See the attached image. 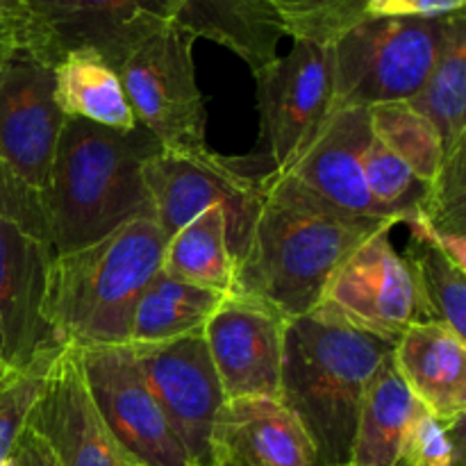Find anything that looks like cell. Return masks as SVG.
Masks as SVG:
<instances>
[{
  "mask_svg": "<svg viewBox=\"0 0 466 466\" xmlns=\"http://www.w3.org/2000/svg\"><path fill=\"white\" fill-rule=\"evenodd\" d=\"M194 41L189 32L167 21L139 41L116 71L137 126L164 150L182 155L208 150V112L196 80Z\"/></svg>",
  "mask_w": 466,
  "mask_h": 466,
  "instance_id": "cell-7",
  "label": "cell"
},
{
  "mask_svg": "<svg viewBox=\"0 0 466 466\" xmlns=\"http://www.w3.org/2000/svg\"><path fill=\"white\" fill-rule=\"evenodd\" d=\"M171 21L194 39H209L244 59L253 76L271 66L287 36L271 0H182Z\"/></svg>",
  "mask_w": 466,
  "mask_h": 466,
  "instance_id": "cell-20",
  "label": "cell"
},
{
  "mask_svg": "<svg viewBox=\"0 0 466 466\" xmlns=\"http://www.w3.org/2000/svg\"><path fill=\"white\" fill-rule=\"evenodd\" d=\"M410 107L440 130L444 150L466 144V14L451 18L444 48Z\"/></svg>",
  "mask_w": 466,
  "mask_h": 466,
  "instance_id": "cell-25",
  "label": "cell"
},
{
  "mask_svg": "<svg viewBox=\"0 0 466 466\" xmlns=\"http://www.w3.org/2000/svg\"><path fill=\"white\" fill-rule=\"evenodd\" d=\"M53 68L16 53L0 66V162L44 194L64 123Z\"/></svg>",
  "mask_w": 466,
  "mask_h": 466,
  "instance_id": "cell-15",
  "label": "cell"
},
{
  "mask_svg": "<svg viewBox=\"0 0 466 466\" xmlns=\"http://www.w3.org/2000/svg\"><path fill=\"white\" fill-rule=\"evenodd\" d=\"M417 405L394 360L387 358L364 391L349 466H403L405 435Z\"/></svg>",
  "mask_w": 466,
  "mask_h": 466,
  "instance_id": "cell-21",
  "label": "cell"
},
{
  "mask_svg": "<svg viewBox=\"0 0 466 466\" xmlns=\"http://www.w3.org/2000/svg\"><path fill=\"white\" fill-rule=\"evenodd\" d=\"M0 221H9L27 235L48 244L44 198L35 187L16 176L7 164L0 162ZM50 246V244H48Z\"/></svg>",
  "mask_w": 466,
  "mask_h": 466,
  "instance_id": "cell-33",
  "label": "cell"
},
{
  "mask_svg": "<svg viewBox=\"0 0 466 466\" xmlns=\"http://www.w3.org/2000/svg\"><path fill=\"white\" fill-rule=\"evenodd\" d=\"M464 7L466 0H364L367 18H446Z\"/></svg>",
  "mask_w": 466,
  "mask_h": 466,
  "instance_id": "cell-34",
  "label": "cell"
},
{
  "mask_svg": "<svg viewBox=\"0 0 466 466\" xmlns=\"http://www.w3.org/2000/svg\"><path fill=\"white\" fill-rule=\"evenodd\" d=\"M53 250L9 221H0V373L5 382L62 350L46 319Z\"/></svg>",
  "mask_w": 466,
  "mask_h": 466,
  "instance_id": "cell-13",
  "label": "cell"
},
{
  "mask_svg": "<svg viewBox=\"0 0 466 466\" xmlns=\"http://www.w3.org/2000/svg\"><path fill=\"white\" fill-rule=\"evenodd\" d=\"M262 141L271 171L300 157L332 105V46L294 39L289 53L255 76Z\"/></svg>",
  "mask_w": 466,
  "mask_h": 466,
  "instance_id": "cell-11",
  "label": "cell"
},
{
  "mask_svg": "<svg viewBox=\"0 0 466 466\" xmlns=\"http://www.w3.org/2000/svg\"><path fill=\"white\" fill-rule=\"evenodd\" d=\"M223 299V294L159 271L137 300L127 344H155L200 332Z\"/></svg>",
  "mask_w": 466,
  "mask_h": 466,
  "instance_id": "cell-24",
  "label": "cell"
},
{
  "mask_svg": "<svg viewBox=\"0 0 466 466\" xmlns=\"http://www.w3.org/2000/svg\"><path fill=\"white\" fill-rule=\"evenodd\" d=\"M462 426H449L417 405L403 446V466H462Z\"/></svg>",
  "mask_w": 466,
  "mask_h": 466,
  "instance_id": "cell-31",
  "label": "cell"
},
{
  "mask_svg": "<svg viewBox=\"0 0 466 466\" xmlns=\"http://www.w3.org/2000/svg\"><path fill=\"white\" fill-rule=\"evenodd\" d=\"M371 139L369 107L337 109L285 173L344 212L382 221L364 182V155Z\"/></svg>",
  "mask_w": 466,
  "mask_h": 466,
  "instance_id": "cell-17",
  "label": "cell"
},
{
  "mask_svg": "<svg viewBox=\"0 0 466 466\" xmlns=\"http://www.w3.org/2000/svg\"><path fill=\"white\" fill-rule=\"evenodd\" d=\"M25 426L48 441L62 466H132L91 400L76 349L50 360Z\"/></svg>",
  "mask_w": 466,
  "mask_h": 466,
  "instance_id": "cell-16",
  "label": "cell"
},
{
  "mask_svg": "<svg viewBox=\"0 0 466 466\" xmlns=\"http://www.w3.org/2000/svg\"><path fill=\"white\" fill-rule=\"evenodd\" d=\"M382 228L394 226L344 212L289 173L268 171L232 294L259 300L285 319L305 317L321 303L337 268Z\"/></svg>",
  "mask_w": 466,
  "mask_h": 466,
  "instance_id": "cell-1",
  "label": "cell"
},
{
  "mask_svg": "<svg viewBox=\"0 0 466 466\" xmlns=\"http://www.w3.org/2000/svg\"><path fill=\"white\" fill-rule=\"evenodd\" d=\"M364 182L382 221L408 223L421 208L428 185L373 137L364 155Z\"/></svg>",
  "mask_w": 466,
  "mask_h": 466,
  "instance_id": "cell-28",
  "label": "cell"
},
{
  "mask_svg": "<svg viewBox=\"0 0 466 466\" xmlns=\"http://www.w3.org/2000/svg\"><path fill=\"white\" fill-rule=\"evenodd\" d=\"M267 173H250L246 162L221 157L209 148L194 155L159 148L146 159L144 185L155 221L167 239L205 209L221 208L226 212L228 246L237 267L262 203Z\"/></svg>",
  "mask_w": 466,
  "mask_h": 466,
  "instance_id": "cell-6",
  "label": "cell"
},
{
  "mask_svg": "<svg viewBox=\"0 0 466 466\" xmlns=\"http://www.w3.org/2000/svg\"><path fill=\"white\" fill-rule=\"evenodd\" d=\"M23 53V0H0V66Z\"/></svg>",
  "mask_w": 466,
  "mask_h": 466,
  "instance_id": "cell-36",
  "label": "cell"
},
{
  "mask_svg": "<svg viewBox=\"0 0 466 466\" xmlns=\"http://www.w3.org/2000/svg\"><path fill=\"white\" fill-rule=\"evenodd\" d=\"M391 228H382L350 253L337 268L314 312L399 341L412 323L426 321L403 255L390 241Z\"/></svg>",
  "mask_w": 466,
  "mask_h": 466,
  "instance_id": "cell-10",
  "label": "cell"
},
{
  "mask_svg": "<svg viewBox=\"0 0 466 466\" xmlns=\"http://www.w3.org/2000/svg\"><path fill=\"white\" fill-rule=\"evenodd\" d=\"M453 16L364 18L350 27L332 46L330 112L412 100L435 68Z\"/></svg>",
  "mask_w": 466,
  "mask_h": 466,
  "instance_id": "cell-5",
  "label": "cell"
},
{
  "mask_svg": "<svg viewBox=\"0 0 466 466\" xmlns=\"http://www.w3.org/2000/svg\"><path fill=\"white\" fill-rule=\"evenodd\" d=\"M167 21L168 0H23V53L53 68L71 50H94L118 71Z\"/></svg>",
  "mask_w": 466,
  "mask_h": 466,
  "instance_id": "cell-8",
  "label": "cell"
},
{
  "mask_svg": "<svg viewBox=\"0 0 466 466\" xmlns=\"http://www.w3.org/2000/svg\"><path fill=\"white\" fill-rule=\"evenodd\" d=\"M466 144L444 155V164L414 217L449 237H466Z\"/></svg>",
  "mask_w": 466,
  "mask_h": 466,
  "instance_id": "cell-30",
  "label": "cell"
},
{
  "mask_svg": "<svg viewBox=\"0 0 466 466\" xmlns=\"http://www.w3.org/2000/svg\"><path fill=\"white\" fill-rule=\"evenodd\" d=\"M371 132L414 176L426 185L437 180L444 164V141L440 130L408 103H385L369 107Z\"/></svg>",
  "mask_w": 466,
  "mask_h": 466,
  "instance_id": "cell-27",
  "label": "cell"
},
{
  "mask_svg": "<svg viewBox=\"0 0 466 466\" xmlns=\"http://www.w3.org/2000/svg\"><path fill=\"white\" fill-rule=\"evenodd\" d=\"M5 385V378H3V373H0V387Z\"/></svg>",
  "mask_w": 466,
  "mask_h": 466,
  "instance_id": "cell-39",
  "label": "cell"
},
{
  "mask_svg": "<svg viewBox=\"0 0 466 466\" xmlns=\"http://www.w3.org/2000/svg\"><path fill=\"white\" fill-rule=\"evenodd\" d=\"M208 466H246V462L235 453V451L228 449L226 444H221V441H212Z\"/></svg>",
  "mask_w": 466,
  "mask_h": 466,
  "instance_id": "cell-37",
  "label": "cell"
},
{
  "mask_svg": "<svg viewBox=\"0 0 466 466\" xmlns=\"http://www.w3.org/2000/svg\"><path fill=\"white\" fill-rule=\"evenodd\" d=\"M391 360L426 412L449 426L464 423L466 339L444 323H412L394 344Z\"/></svg>",
  "mask_w": 466,
  "mask_h": 466,
  "instance_id": "cell-18",
  "label": "cell"
},
{
  "mask_svg": "<svg viewBox=\"0 0 466 466\" xmlns=\"http://www.w3.org/2000/svg\"><path fill=\"white\" fill-rule=\"evenodd\" d=\"M162 146L148 130L116 132L66 116L41 194L53 255L89 246L123 223L153 214L144 164Z\"/></svg>",
  "mask_w": 466,
  "mask_h": 466,
  "instance_id": "cell-2",
  "label": "cell"
},
{
  "mask_svg": "<svg viewBox=\"0 0 466 466\" xmlns=\"http://www.w3.org/2000/svg\"><path fill=\"white\" fill-rule=\"evenodd\" d=\"M53 358L41 360L35 367L9 378L0 387V466L7 462L9 451H12L18 432L25 426L27 412H30L32 403H35L36 391H39L46 369H48Z\"/></svg>",
  "mask_w": 466,
  "mask_h": 466,
  "instance_id": "cell-32",
  "label": "cell"
},
{
  "mask_svg": "<svg viewBox=\"0 0 466 466\" xmlns=\"http://www.w3.org/2000/svg\"><path fill=\"white\" fill-rule=\"evenodd\" d=\"M141 373L194 466H208L223 390L203 330L155 344H130Z\"/></svg>",
  "mask_w": 466,
  "mask_h": 466,
  "instance_id": "cell-12",
  "label": "cell"
},
{
  "mask_svg": "<svg viewBox=\"0 0 466 466\" xmlns=\"http://www.w3.org/2000/svg\"><path fill=\"white\" fill-rule=\"evenodd\" d=\"M55 103L64 116L85 118L116 132L137 127L118 73L94 50H71L53 66Z\"/></svg>",
  "mask_w": 466,
  "mask_h": 466,
  "instance_id": "cell-22",
  "label": "cell"
},
{
  "mask_svg": "<svg viewBox=\"0 0 466 466\" xmlns=\"http://www.w3.org/2000/svg\"><path fill=\"white\" fill-rule=\"evenodd\" d=\"M91 400L132 466H194L130 344L76 349Z\"/></svg>",
  "mask_w": 466,
  "mask_h": 466,
  "instance_id": "cell-9",
  "label": "cell"
},
{
  "mask_svg": "<svg viewBox=\"0 0 466 466\" xmlns=\"http://www.w3.org/2000/svg\"><path fill=\"white\" fill-rule=\"evenodd\" d=\"M412 280L417 285L419 300L426 321L449 326L455 335L466 339V280L460 268L446 253L421 239H410L403 255Z\"/></svg>",
  "mask_w": 466,
  "mask_h": 466,
  "instance_id": "cell-26",
  "label": "cell"
},
{
  "mask_svg": "<svg viewBox=\"0 0 466 466\" xmlns=\"http://www.w3.org/2000/svg\"><path fill=\"white\" fill-rule=\"evenodd\" d=\"M5 466H62V464H59V460L55 458L48 441H46L39 432L23 426V431L18 432L16 441H14L12 451H9Z\"/></svg>",
  "mask_w": 466,
  "mask_h": 466,
  "instance_id": "cell-35",
  "label": "cell"
},
{
  "mask_svg": "<svg viewBox=\"0 0 466 466\" xmlns=\"http://www.w3.org/2000/svg\"><path fill=\"white\" fill-rule=\"evenodd\" d=\"M285 323L287 319L276 309L241 294H228L214 309L203 337L226 403L280 400Z\"/></svg>",
  "mask_w": 466,
  "mask_h": 466,
  "instance_id": "cell-14",
  "label": "cell"
},
{
  "mask_svg": "<svg viewBox=\"0 0 466 466\" xmlns=\"http://www.w3.org/2000/svg\"><path fill=\"white\" fill-rule=\"evenodd\" d=\"M159 271L217 294H232L237 267L228 246L226 212L221 208L205 209L168 237Z\"/></svg>",
  "mask_w": 466,
  "mask_h": 466,
  "instance_id": "cell-23",
  "label": "cell"
},
{
  "mask_svg": "<svg viewBox=\"0 0 466 466\" xmlns=\"http://www.w3.org/2000/svg\"><path fill=\"white\" fill-rule=\"evenodd\" d=\"M164 246L153 214H141L94 244L53 255L44 312L57 344H127L132 312L159 273Z\"/></svg>",
  "mask_w": 466,
  "mask_h": 466,
  "instance_id": "cell-4",
  "label": "cell"
},
{
  "mask_svg": "<svg viewBox=\"0 0 466 466\" xmlns=\"http://www.w3.org/2000/svg\"><path fill=\"white\" fill-rule=\"evenodd\" d=\"M287 36L335 46L350 27L367 18L364 0H271Z\"/></svg>",
  "mask_w": 466,
  "mask_h": 466,
  "instance_id": "cell-29",
  "label": "cell"
},
{
  "mask_svg": "<svg viewBox=\"0 0 466 466\" xmlns=\"http://www.w3.org/2000/svg\"><path fill=\"white\" fill-rule=\"evenodd\" d=\"M394 341L309 312L287 319L280 403L303 423L323 466H349L364 391Z\"/></svg>",
  "mask_w": 466,
  "mask_h": 466,
  "instance_id": "cell-3",
  "label": "cell"
},
{
  "mask_svg": "<svg viewBox=\"0 0 466 466\" xmlns=\"http://www.w3.org/2000/svg\"><path fill=\"white\" fill-rule=\"evenodd\" d=\"M246 466H258V464H248V462H246Z\"/></svg>",
  "mask_w": 466,
  "mask_h": 466,
  "instance_id": "cell-40",
  "label": "cell"
},
{
  "mask_svg": "<svg viewBox=\"0 0 466 466\" xmlns=\"http://www.w3.org/2000/svg\"><path fill=\"white\" fill-rule=\"evenodd\" d=\"M214 441L258 466H323L303 423L278 399H244L223 403Z\"/></svg>",
  "mask_w": 466,
  "mask_h": 466,
  "instance_id": "cell-19",
  "label": "cell"
},
{
  "mask_svg": "<svg viewBox=\"0 0 466 466\" xmlns=\"http://www.w3.org/2000/svg\"><path fill=\"white\" fill-rule=\"evenodd\" d=\"M180 3H182V0H168V7H171V12H173V9H176Z\"/></svg>",
  "mask_w": 466,
  "mask_h": 466,
  "instance_id": "cell-38",
  "label": "cell"
}]
</instances>
